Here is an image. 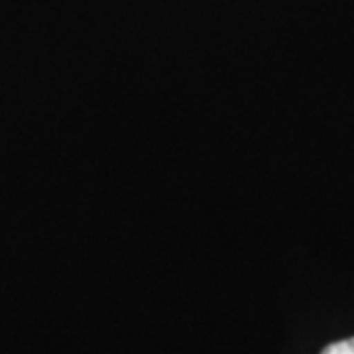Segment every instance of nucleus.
<instances>
[{"mask_svg": "<svg viewBox=\"0 0 354 354\" xmlns=\"http://www.w3.org/2000/svg\"><path fill=\"white\" fill-rule=\"evenodd\" d=\"M321 354H354V337L333 342L329 346H325Z\"/></svg>", "mask_w": 354, "mask_h": 354, "instance_id": "f257e3e1", "label": "nucleus"}]
</instances>
